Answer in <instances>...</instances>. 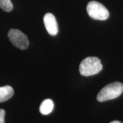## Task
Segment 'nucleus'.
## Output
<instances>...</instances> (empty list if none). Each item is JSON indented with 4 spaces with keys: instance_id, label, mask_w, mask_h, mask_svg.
Instances as JSON below:
<instances>
[{
    "instance_id": "1",
    "label": "nucleus",
    "mask_w": 123,
    "mask_h": 123,
    "mask_svg": "<svg viewBox=\"0 0 123 123\" xmlns=\"http://www.w3.org/2000/svg\"><path fill=\"white\" fill-rule=\"evenodd\" d=\"M103 66L98 58L89 56L81 61L79 66V72L84 76H90L101 71Z\"/></svg>"
},
{
    "instance_id": "2",
    "label": "nucleus",
    "mask_w": 123,
    "mask_h": 123,
    "mask_svg": "<svg viewBox=\"0 0 123 123\" xmlns=\"http://www.w3.org/2000/svg\"><path fill=\"white\" fill-rule=\"evenodd\" d=\"M123 84L120 82H113L107 84L103 87L97 95V100L103 102L114 99L122 94Z\"/></svg>"
},
{
    "instance_id": "3",
    "label": "nucleus",
    "mask_w": 123,
    "mask_h": 123,
    "mask_svg": "<svg viewBox=\"0 0 123 123\" xmlns=\"http://www.w3.org/2000/svg\"><path fill=\"white\" fill-rule=\"evenodd\" d=\"M87 12L90 17L100 21L107 19L110 15L109 12L103 5L95 1L88 3L87 6Z\"/></svg>"
},
{
    "instance_id": "4",
    "label": "nucleus",
    "mask_w": 123,
    "mask_h": 123,
    "mask_svg": "<svg viewBox=\"0 0 123 123\" xmlns=\"http://www.w3.org/2000/svg\"><path fill=\"white\" fill-rule=\"evenodd\" d=\"M8 38L12 44L20 50H26L29 45L27 37L18 29H12L8 32Z\"/></svg>"
},
{
    "instance_id": "5",
    "label": "nucleus",
    "mask_w": 123,
    "mask_h": 123,
    "mask_svg": "<svg viewBox=\"0 0 123 123\" xmlns=\"http://www.w3.org/2000/svg\"><path fill=\"white\" fill-rule=\"evenodd\" d=\"M44 26L49 34L55 36L58 34V26L56 18L52 13H47L43 17Z\"/></svg>"
},
{
    "instance_id": "6",
    "label": "nucleus",
    "mask_w": 123,
    "mask_h": 123,
    "mask_svg": "<svg viewBox=\"0 0 123 123\" xmlns=\"http://www.w3.org/2000/svg\"><path fill=\"white\" fill-rule=\"evenodd\" d=\"M14 95V90L11 86H5L0 87V103L9 100Z\"/></svg>"
},
{
    "instance_id": "7",
    "label": "nucleus",
    "mask_w": 123,
    "mask_h": 123,
    "mask_svg": "<svg viewBox=\"0 0 123 123\" xmlns=\"http://www.w3.org/2000/svg\"><path fill=\"white\" fill-rule=\"evenodd\" d=\"M54 103L51 99H47L42 101L39 107V111L41 114L47 115L53 111L54 109Z\"/></svg>"
},
{
    "instance_id": "8",
    "label": "nucleus",
    "mask_w": 123,
    "mask_h": 123,
    "mask_svg": "<svg viewBox=\"0 0 123 123\" xmlns=\"http://www.w3.org/2000/svg\"><path fill=\"white\" fill-rule=\"evenodd\" d=\"M0 7L4 11L9 12L12 10L13 6L10 0H0Z\"/></svg>"
},
{
    "instance_id": "9",
    "label": "nucleus",
    "mask_w": 123,
    "mask_h": 123,
    "mask_svg": "<svg viewBox=\"0 0 123 123\" xmlns=\"http://www.w3.org/2000/svg\"><path fill=\"white\" fill-rule=\"evenodd\" d=\"M5 111L3 109H0V123H5Z\"/></svg>"
},
{
    "instance_id": "10",
    "label": "nucleus",
    "mask_w": 123,
    "mask_h": 123,
    "mask_svg": "<svg viewBox=\"0 0 123 123\" xmlns=\"http://www.w3.org/2000/svg\"><path fill=\"white\" fill-rule=\"evenodd\" d=\"M110 123H121V122H120V121H119L115 120V121H112V122H111Z\"/></svg>"
}]
</instances>
